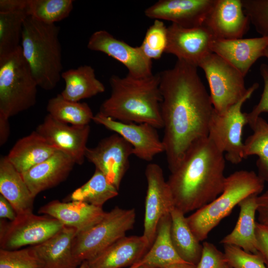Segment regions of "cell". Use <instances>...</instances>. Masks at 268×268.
Wrapping results in <instances>:
<instances>
[{
  "label": "cell",
  "mask_w": 268,
  "mask_h": 268,
  "mask_svg": "<svg viewBox=\"0 0 268 268\" xmlns=\"http://www.w3.org/2000/svg\"><path fill=\"white\" fill-rule=\"evenodd\" d=\"M250 23L241 0H216L203 25L214 39L231 40L242 38Z\"/></svg>",
  "instance_id": "ac0fdd59"
},
{
  "label": "cell",
  "mask_w": 268,
  "mask_h": 268,
  "mask_svg": "<svg viewBox=\"0 0 268 268\" xmlns=\"http://www.w3.org/2000/svg\"><path fill=\"white\" fill-rule=\"evenodd\" d=\"M142 236H124L92 259L86 261L87 268H123L139 261L149 249Z\"/></svg>",
  "instance_id": "ffe728a7"
},
{
  "label": "cell",
  "mask_w": 268,
  "mask_h": 268,
  "mask_svg": "<svg viewBox=\"0 0 268 268\" xmlns=\"http://www.w3.org/2000/svg\"><path fill=\"white\" fill-rule=\"evenodd\" d=\"M227 268H232L228 265V266L227 267Z\"/></svg>",
  "instance_id": "681fc988"
},
{
  "label": "cell",
  "mask_w": 268,
  "mask_h": 268,
  "mask_svg": "<svg viewBox=\"0 0 268 268\" xmlns=\"http://www.w3.org/2000/svg\"><path fill=\"white\" fill-rule=\"evenodd\" d=\"M77 230L64 226L53 236L31 248L41 268H78L81 263L74 256L72 244Z\"/></svg>",
  "instance_id": "603a6c76"
},
{
  "label": "cell",
  "mask_w": 268,
  "mask_h": 268,
  "mask_svg": "<svg viewBox=\"0 0 268 268\" xmlns=\"http://www.w3.org/2000/svg\"><path fill=\"white\" fill-rule=\"evenodd\" d=\"M250 127L253 133L244 142L243 157L257 156V174L268 182V123L260 116Z\"/></svg>",
  "instance_id": "4dcf8cb0"
},
{
  "label": "cell",
  "mask_w": 268,
  "mask_h": 268,
  "mask_svg": "<svg viewBox=\"0 0 268 268\" xmlns=\"http://www.w3.org/2000/svg\"><path fill=\"white\" fill-rule=\"evenodd\" d=\"M145 175L147 188L142 235L150 247L155 240L159 221L162 217L170 213L175 204L163 170L158 164H148L145 170Z\"/></svg>",
  "instance_id": "8fae6325"
},
{
  "label": "cell",
  "mask_w": 268,
  "mask_h": 268,
  "mask_svg": "<svg viewBox=\"0 0 268 268\" xmlns=\"http://www.w3.org/2000/svg\"><path fill=\"white\" fill-rule=\"evenodd\" d=\"M93 121L123 137L132 146L133 154L140 159L150 161L155 155L164 152L157 129L150 124L121 122L99 112L94 115Z\"/></svg>",
  "instance_id": "5bb4252c"
},
{
  "label": "cell",
  "mask_w": 268,
  "mask_h": 268,
  "mask_svg": "<svg viewBox=\"0 0 268 268\" xmlns=\"http://www.w3.org/2000/svg\"><path fill=\"white\" fill-rule=\"evenodd\" d=\"M128 268H150L144 265H139L136 264H134L132 266H130Z\"/></svg>",
  "instance_id": "bcb514c9"
},
{
  "label": "cell",
  "mask_w": 268,
  "mask_h": 268,
  "mask_svg": "<svg viewBox=\"0 0 268 268\" xmlns=\"http://www.w3.org/2000/svg\"><path fill=\"white\" fill-rule=\"evenodd\" d=\"M256 235L258 253L262 257L268 268V226L257 222Z\"/></svg>",
  "instance_id": "60d3db41"
},
{
  "label": "cell",
  "mask_w": 268,
  "mask_h": 268,
  "mask_svg": "<svg viewBox=\"0 0 268 268\" xmlns=\"http://www.w3.org/2000/svg\"><path fill=\"white\" fill-rule=\"evenodd\" d=\"M201 258L196 268H227L228 264L224 253L213 244L204 242Z\"/></svg>",
  "instance_id": "f35d334b"
},
{
  "label": "cell",
  "mask_w": 268,
  "mask_h": 268,
  "mask_svg": "<svg viewBox=\"0 0 268 268\" xmlns=\"http://www.w3.org/2000/svg\"><path fill=\"white\" fill-rule=\"evenodd\" d=\"M35 131L75 164L81 165L83 163L90 131L89 125H71L58 121L48 114Z\"/></svg>",
  "instance_id": "9a60e30c"
},
{
  "label": "cell",
  "mask_w": 268,
  "mask_h": 268,
  "mask_svg": "<svg viewBox=\"0 0 268 268\" xmlns=\"http://www.w3.org/2000/svg\"><path fill=\"white\" fill-rule=\"evenodd\" d=\"M60 27L27 16L23 23L20 47L38 86L45 90L53 89L62 73Z\"/></svg>",
  "instance_id": "277c9868"
},
{
  "label": "cell",
  "mask_w": 268,
  "mask_h": 268,
  "mask_svg": "<svg viewBox=\"0 0 268 268\" xmlns=\"http://www.w3.org/2000/svg\"><path fill=\"white\" fill-rule=\"evenodd\" d=\"M132 154L133 148L131 144L115 133L102 139L96 146L87 147L85 158L119 190L129 167V159Z\"/></svg>",
  "instance_id": "7c38bea8"
},
{
  "label": "cell",
  "mask_w": 268,
  "mask_h": 268,
  "mask_svg": "<svg viewBox=\"0 0 268 268\" xmlns=\"http://www.w3.org/2000/svg\"><path fill=\"white\" fill-rule=\"evenodd\" d=\"M73 8L72 0H27L28 16L47 24L67 17Z\"/></svg>",
  "instance_id": "836d02e7"
},
{
  "label": "cell",
  "mask_w": 268,
  "mask_h": 268,
  "mask_svg": "<svg viewBox=\"0 0 268 268\" xmlns=\"http://www.w3.org/2000/svg\"><path fill=\"white\" fill-rule=\"evenodd\" d=\"M268 37L231 40L214 39L211 52L225 60L245 77L253 65L264 57Z\"/></svg>",
  "instance_id": "d6986e66"
},
{
  "label": "cell",
  "mask_w": 268,
  "mask_h": 268,
  "mask_svg": "<svg viewBox=\"0 0 268 268\" xmlns=\"http://www.w3.org/2000/svg\"><path fill=\"white\" fill-rule=\"evenodd\" d=\"M207 137L188 150L167 183L175 206L185 214L210 203L223 191L225 158Z\"/></svg>",
  "instance_id": "7a4b0ae2"
},
{
  "label": "cell",
  "mask_w": 268,
  "mask_h": 268,
  "mask_svg": "<svg viewBox=\"0 0 268 268\" xmlns=\"http://www.w3.org/2000/svg\"><path fill=\"white\" fill-rule=\"evenodd\" d=\"M171 225L170 213L161 218L152 246L135 264L150 268H164L175 264L187 263L181 258L173 246L170 234Z\"/></svg>",
  "instance_id": "4316f807"
},
{
  "label": "cell",
  "mask_w": 268,
  "mask_h": 268,
  "mask_svg": "<svg viewBox=\"0 0 268 268\" xmlns=\"http://www.w3.org/2000/svg\"><path fill=\"white\" fill-rule=\"evenodd\" d=\"M197 67L177 60L173 67L159 73L162 140L170 172L193 144L208 136L214 109Z\"/></svg>",
  "instance_id": "6da1fadb"
},
{
  "label": "cell",
  "mask_w": 268,
  "mask_h": 268,
  "mask_svg": "<svg viewBox=\"0 0 268 268\" xmlns=\"http://www.w3.org/2000/svg\"><path fill=\"white\" fill-rule=\"evenodd\" d=\"M37 86L20 46L0 58V114L9 118L34 106Z\"/></svg>",
  "instance_id": "8992f818"
},
{
  "label": "cell",
  "mask_w": 268,
  "mask_h": 268,
  "mask_svg": "<svg viewBox=\"0 0 268 268\" xmlns=\"http://www.w3.org/2000/svg\"><path fill=\"white\" fill-rule=\"evenodd\" d=\"M118 190L101 171L96 169L91 178L74 191L65 201H81L102 207L107 201L118 195Z\"/></svg>",
  "instance_id": "f546056e"
},
{
  "label": "cell",
  "mask_w": 268,
  "mask_h": 268,
  "mask_svg": "<svg viewBox=\"0 0 268 268\" xmlns=\"http://www.w3.org/2000/svg\"><path fill=\"white\" fill-rule=\"evenodd\" d=\"M196 265L188 263L173 264L164 268H196Z\"/></svg>",
  "instance_id": "f6af8a7d"
},
{
  "label": "cell",
  "mask_w": 268,
  "mask_h": 268,
  "mask_svg": "<svg viewBox=\"0 0 268 268\" xmlns=\"http://www.w3.org/2000/svg\"><path fill=\"white\" fill-rule=\"evenodd\" d=\"M209 88L214 109L223 113L239 102L247 93L244 76L217 55L211 53L199 64Z\"/></svg>",
  "instance_id": "9c48e42d"
},
{
  "label": "cell",
  "mask_w": 268,
  "mask_h": 268,
  "mask_svg": "<svg viewBox=\"0 0 268 268\" xmlns=\"http://www.w3.org/2000/svg\"><path fill=\"white\" fill-rule=\"evenodd\" d=\"M64 225L48 215H37L33 212L17 215L16 219L0 222V246L4 250H16L26 245H35L47 240Z\"/></svg>",
  "instance_id": "30bf717a"
},
{
  "label": "cell",
  "mask_w": 268,
  "mask_h": 268,
  "mask_svg": "<svg viewBox=\"0 0 268 268\" xmlns=\"http://www.w3.org/2000/svg\"><path fill=\"white\" fill-rule=\"evenodd\" d=\"M264 57L268 60V45L265 50Z\"/></svg>",
  "instance_id": "c3c4849f"
},
{
  "label": "cell",
  "mask_w": 268,
  "mask_h": 268,
  "mask_svg": "<svg viewBox=\"0 0 268 268\" xmlns=\"http://www.w3.org/2000/svg\"><path fill=\"white\" fill-rule=\"evenodd\" d=\"M167 44V27L160 20H154L147 30L139 48L148 59L158 60L165 53Z\"/></svg>",
  "instance_id": "e575fe53"
},
{
  "label": "cell",
  "mask_w": 268,
  "mask_h": 268,
  "mask_svg": "<svg viewBox=\"0 0 268 268\" xmlns=\"http://www.w3.org/2000/svg\"><path fill=\"white\" fill-rule=\"evenodd\" d=\"M259 86L258 83H254L239 102L223 113L214 110L210 119L208 137L219 150L225 153V159L232 164H237L243 159V131L248 120L242 107Z\"/></svg>",
  "instance_id": "ba28073f"
},
{
  "label": "cell",
  "mask_w": 268,
  "mask_h": 268,
  "mask_svg": "<svg viewBox=\"0 0 268 268\" xmlns=\"http://www.w3.org/2000/svg\"><path fill=\"white\" fill-rule=\"evenodd\" d=\"M259 223L268 226V190L257 197Z\"/></svg>",
  "instance_id": "b9f144b4"
},
{
  "label": "cell",
  "mask_w": 268,
  "mask_h": 268,
  "mask_svg": "<svg viewBox=\"0 0 268 268\" xmlns=\"http://www.w3.org/2000/svg\"><path fill=\"white\" fill-rule=\"evenodd\" d=\"M87 46L91 51L103 53L122 63L131 76L145 78L153 74L152 61L143 54L139 46H132L105 30L94 32L90 36Z\"/></svg>",
  "instance_id": "4fadbf2b"
},
{
  "label": "cell",
  "mask_w": 268,
  "mask_h": 268,
  "mask_svg": "<svg viewBox=\"0 0 268 268\" xmlns=\"http://www.w3.org/2000/svg\"><path fill=\"white\" fill-rule=\"evenodd\" d=\"M250 23L262 36L268 37V0H241Z\"/></svg>",
  "instance_id": "8d00e7d4"
},
{
  "label": "cell",
  "mask_w": 268,
  "mask_h": 268,
  "mask_svg": "<svg viewBox=\"0 0 268 268\" xmlns=\"http://www.w3.org/2000/svg\"><path fill=\"white\" fill-rule=\"evenodd\" d=\"M0 193L10 203L17 215L32 212L35 198L21 174L6 156L0 159Z\"/></svg>",
  "instance_id": "d4e9b609"
},
{
  "label": "cell",
  "mask_w": 268,
  "mask_h": 268,
  "mask_svg": "<svg viewBox=\"0 0 268 268\" xmlns=\"http://www.w3.org/2000/svg\"><path fill=\"white\" fill-rule=\"evenodd\" d=\"M75 164L69 157L57 150L50 158L21 175L35 198L41 192L65 181Z\"/></svg>",
  "instance_id": "7402d4cb"
},
{
  "label": "cell",
  "mask_w": 268,
  "mask_h": 268,
  "mask_svg": "<svg viewBox=\"0 0 268 268\" xmlns=\"http://www.w3.org/2000/svg\"><path fill=\"white\" fill-rule=\"evenodd\" d=\"M258 196H250L239 203L240 213L236 224L220 243L238 247L248 253L258 254L255 220Z\"/></svg>",
  "instance_id": "484cf974"
},
{
  "label": "cell",
  "mask_w": 268,
  "mask_h": 268,
  "mask_svg": "<svg viewBox=\"0 0 268 268\" xmlns=\"http://www.w3.org/2000/svg\"><path fill=\"white\" fill-rule=\"evenodd\" d=\"M46 109L55 120L73 126L88 125L94 116L86 103L67 100L61 94L49 100Z\"/></svg>",
  "instance_id": "1f68e13d"
},
{
  "label": "cell",
  "mask_w": 268,
  "mask_h": 268,
  "mask_svg": "<svg viewBox=\"0 0 268 268\" xmlns=\"http://www.w3.org/2000/svg\"><path fill=\"white\" fill-rule=\"evenodd\" d=\"M65 87L60 93L66 99L74 102L92 97L105 91L101 81L96 76L94 69L83 65L62 72Z\"/></svg>",
  "instance_id": "83f0119b"
},
{
  "label": "cell",
  "mask_w": 268,
  "mask_h": 268,
  "mask_svg": "<svg viewBox=\"0 0 268 268\" xmlns=\"http://www.w3.org/2000/svg\"><path fill=\"white\" fill-rule=\"evenodd\" d=\"M31 247L20 250H0V268H41Z\"/></svg>",
  "instance_id": "d590c367"
},
{
  "label": "cell",
  "mask_w": 268,
  "mask_h": 268,
  "mask_svg": "<svg viewBox=\"0 0 268 268\" xmlns=\"http://www.w3.org/2000/svg\"><path fill=\"white\" fill-rule=\"evenodd\" d=\"M27 16L26 8L0 11V58L20 46L23 25Z\"/></svg>",
  "instance_id": "d6a6232c"
},
{
  "label": "cell",
  "mask_w": 268,
  "mask_h": 268,
  "mask_svg": "<svg viewBox=\"0 0 268 268\" xmlns=\"http://www.w3.org/2000/svg\"><path fill=\"white\" fill-rule=\"evenodd\" d=\"M185 215L175 206L171 210V238L181 258L197 265L201 257L202 245L191 229Z\"/></svg>",
  "instance_id": "f1b7e54d"
},
{
  "label": "cell",
  "mask_w": 268,
  "mask_h": 268,
  "mask_svg": "<svg viewBox=\"0 0 268 268\" xmlns=\"http://www.w3.org/2000/svg\"><path fill=\"white\" fill-rule=\"evenodd\" d=\"M260 73L264 81V89L258 103L249 113H246L248 125L250 126L261 114L268 112V66L263 64L261 65Z\"/></svg>",
  "instance_id": "ab89813d"
},
{
  "label": "cell",
  "mask_w": 268,
  "mask_h": 268,
  "mask_svg": "<svg viewBox=\"0 0 268 268\" xmlns=\"http://www.w3.org/2000/svg\"><path fill=\"white\" fill-rule=\"evenodd\" d=\"M57 151L36 131L18 140L6 155L20 174L45 161Z\"/></svg>",
  "instance_id": "cb8c5ba5"
},
{
  "label": "cell",
  "mask_w": 268,
  "mask_h": 268,
  "mask_svg": "<svg viewBox=\"0 0 268 268\" xmlns=\"http://www.w3.org/2000/svg\"><path fill=\"white\" fill-rule=\"evenodd\" d=\"M9 118L0 114V145L2 146L6 141L10 134Z\"/></svg>",
  "instance_id": "ee69618b"
},
{
  "label": "cell",
  "mask_w": 268,
  "mask_h": 268,
  "mask_svg": "<svg viewBox=\"0 0 268 268\" xmlns=\"http://www.w3.org/2000/svg\"><path fill=\"white\" fill-rule=\"evenodd\" d=\"M109 83L111 95L101 105L100 113L121 122L163 128L159 73L145 78L113 75Z\"/></svg>",
  "instance_id": "3957f363"
},
{
  "label": "cell",
  "mask_w": 268,
  "mask_h": 268,
  "mask_svg": "<svg viewBox=\"0 0 268 268\" xmlns=\"http://www.w3.org/2000/svg\"><path fill=\"white\" fill-rule=\"evenodd\" d=\"M265 183L253 171L241 170L226 177L221 194L186 217L198 240L202 242L206 239L209 232L244 199L253 195H259Z\"/></svg>",
  "instance_id": "5b68a950"
},
{
  "label": "cell",
  "mask_w": 268,
  "mask_h": 268,
  "mask_svg": "<svg viewBox=\"0 0 268 268\" xmlns=\"http://www.w3.org/2000/svg\"><path fill=\"white\" fill-rule=\"evenodd\" d=\"M0 217L1 219L6 218L10 221L15 220L17 217V214L10 203L1 195H0Z\"/></svg>",
  "instance_id": "7bdbcfd3"
},
{
  "label": "cell",
  "mask_w": 268,
  "mask_h": 268,
  "mask_svg": "<svg viewBox=\"0 0 268 268\" xmlns=\"http://www.w3.org/2000/svg\"><path fill=\"white\" fill-rule=\"evenodd\" d=\"M224 254L232 268H268L259 254L248 253L241 248L224 245Z\"/></svg>",
  "instance_id": "74e56055"
},
{
  "label": "cell",
  "mask_w": 268,
  "mask_h": 268,
  "mask_svg": "<svg viewBox=\"0 0 268 268\" xmlns=\"http://www.w3.org/2000/svg\"><path fill=\"white\" fill-rule=\"evenodd\" d=\"M214 37L204 25L185 28L172 23L167 27V44L165 53L198 67L201 62L212 53Z\"/></svg>",
  "instance_id": "2e32d148"
},
{
  "label": "cell",
  "mask_w": 268,
  "mask_h": 268,
  "mask_svg": "<svg viewBox=\"0 0 268 268\" xmlns=\"http://www.w3.org/2000/svg\"><path fill=\"white\" fill-rule=\"evenodd\" d=\"M216 0H159L147 7L145 15L185 28L203 25Z\"/></svg>",
  "instance_id": "e0dca14e"
},
{
  "label": "cell",
  "mask_w": 268,
  "mask_h": 268,
  "mask_svg": "<svg viewBox=\"0 0 268 268\" xmlns=\"http://www.w3.org/2000/svg\"><path fill=\"white\" fill-rule=\"evenodd\" d=\"M78 268H87V264L86 261H83Z\"/></svg>",
  "instance_id": "7dc6e473"
},
{
  "label": "cell",
  "mask_w": 268,
  "mask_h": 268,
  "mask_svg": "<svg viewBox=\"0 0 268 268\" xmlns=\"http://www.w3.org/2000/svg\"><path fill=\"white\" fill-rule=\"evenodd\" d=\"M135 221L134 208L115 206L95 224L76 234L72 244L74 256L81 263L92 259L125 236L134 228Z\"/></svg>",
  "instance_id": "52a82bcc"
},
{
  "label": "cell",
  "mask_w": 268,
  "mask_h": 268,
  "mask_svg": "<svg viewBox=\"0 0 268 268\" xmlns=\"http://www.w3.org/2000/svg\"><path fill=\"white\" fill-rule=\"evenodd\" d=\"M106 212L102 207L85 202L59 200L49 202L38 210V213L51 216L64 226L75 229L77 233L85 231L95 224Z\"/></svg>",
  "instance_id": "44dd1931"
}]
</instances>
